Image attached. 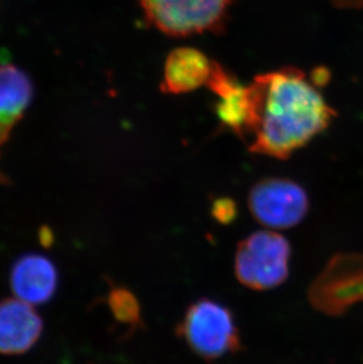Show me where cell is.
I'll list each match as a JSON object with an SVG mask.
<instances>
[{
    "label": "cell",
    "mask_w": 363,
    "mask_h": 364,
    "mask_svg": "<svg viewBox=\"0 0 363 364\" xmlns=\"http://www.w3.org/2000/svg\"><path fill=\"white\" fill-rule=\"evenodd\" d=\"M246 121L240 137L251 152L285 159L322 132L335 111L305 73L283 69L246 86Z\"/></svg>",
    "instance_id": "1"
},
{
    "label": "cell",
    "mask_w": 363,
    "mask_h": 364,
    "mask_svg": "<svg viewBox=\"0 0 363 364\" xmlns=\"http://www.w3.org/2000/svg\"><path fill=\"white\" fill-rule=\"evenodd\" d=\"M179 333L192 353L208 361L240 350V331L233 313L213 299H201L190 304Z\"/></svg>",
    "instance_id": "2"
},
{
    "label": "cell",
    "mask_w": 363,
    "mask_h": 364,
    "mask_svg": "<svg viewBox=\"0 0 363 364\" xmlns=\"http://www.w3.org/2000/svg\"><path fill=\"white\" fill-rule=\"evenodd\" d=\"M290 255L285 236L273 230L257 231L238 243L235 275L247 288L270 290L288 279Z\"/></svg>",
    "instance_id": "3"
},
{
    "label": "cell",
    "mask_w": 363,
    "mask_h": 364,
    "mask_svg": "<svg viewBox=\"0 0 363 364\" xmlns=\"http://www.w3.org/2000/svg\"><path fill=\"white\" fill-rule=\"evenodd\" d=\"M309 303L328 316H339L363 303V252L332 256L308 290Z\"/></svg>",
    "instance_id": "4"
},
{
    "label": "cell",
    "mask_w": 363,
    "mask_h": 364,
    "mask_svg": "<svg viewBox=\"0 0 363 364\" xmlns=\"http://www.w3.org/2000/svg\"><path fill=\"white\" fill-rule=\"evenodd\" d=\"M145 16L167 35H195L222 24L231 0H140Z\"/></svg>",
    "instance_id": "5"
},
{
    "label": "cell",
    "mask_w": 363,
    "mask_h": 364,
    "mask_svg": "<svg viewBox=\"0 0 363 364\" xmlns=\"http://www.w3.org/2000/svg\"><path fill=\"white\" fill-rule=\"evenodd\" d=\"M248 205L258 223L282 230L305 220L309 198L305 190L291 179L265 178L251 188Z\"/></svg>",
    "instance_id": "6"
},
{
    "label": "cell",
    "mask_w": 363,
    "mask_h": 364,
    "mask_svg": "<svg viewBox=\"0 0 363 364\" xmlns=\"http://www.w3.org/2000/svg\"><path fill=\"white\" fill-rule=\"evenodd\" d=\"M41 331L43 320L32 304L19 299L0 302V354H24L37 343Z\"/></svg>",
    "instance_id": "7"
},
{
    "label": "cell",
    "mask_w": 363,
    "mask_h": 364,
    "mask_svg": "<svg viewBox=\"0 0 363 364\" xmlns=\"http://www.w3.org/2000/svg\"><path fill=\"white\" fill-rule=\"evenodd\" d=\"M57 283V269L51 259L43 255L21 256L11 272V285L14 294L30 304L48 302L56 292Z\"/></svg>",
    "instance_id": "8"
},
{
    "label": "cell",
    "mask_w": 363,
    "mask_h": 364,
    "mask_svg": "<svg viewBox=\"0 0 363 364\" xmlns=\"http://www.w3.org/2000/svg\"><path fill=\"white\" fill-rule=\"evenodd\" d=\"M214 64L199 50L176 48L165 62L163 90L165 92L185 93L208 85Z\"/></svg>",
    "instance_id": "9"
},
{
    "label": "cell",
    "mask_w": 363,
    "mask_h": 364,
    "mask_svg": "<svg viewBox=\"0 0 363 364\" xmlns=\"http://www.w3.org/2000/svg\"><path fill=\"white\" fill-rule=\"evenodd\" d=\"M32 98L31 80L11 64H0V145L10 137Z\"/></svg>",
    "instance_id": "10"
},
{
    "label": "cell",
    "mask_w": 363,
    "mask_h": 364,
    "mask_svg": "<svg viewBox=\"0 0 363 364\" xmlns=\"http://www.w3.org/2000/svg\"><path fill=\"white\" fill-rule=\"evenodd\" d=\"M107 304L113 317L120 323L130 326L132 329L141 326V306L130 290L122 287L111 289L107 296Z\"/></svg>",
    "instance_id": "11"
},
{
    "label": "cell",
    "mask_w": 363,
    "mask_h": 364,
    "mask_svg": "<svg viewBox=\"0 0 363 364\" xmlns=\"http://www.w3.org/2000/svg\"><path fill=\"white\" fill-rule=\"evenodd\" d=\"M211 215L221 224H229L236 218V203L226 197H221L214 200Z\"/></svg>",
    "instance_id": "12"
},
{
    "label": "cell",
    "mask_w": 363,
    "mask_h": 364,
    "mask_svg": "<svg viewBox=\"0 0 363 364\" xmlns=\"http://www.w3.org/2000/svg\"><path fill=\"white\" fill-rule=\"evenodd\" d=\"M332 5L340 9H361L363 7V0H330Z\"/></svg>",
    "instance_id": "13"
},
{
    "label": "cell",
    "mask_w": 363,
    "mask_h": 364,
    "mask_svg": "<svg viewBox=\"0 0 363 364\" xmlns=\"http://www.w3.org/2000/svg\"><path fill=\"white\" fill-rule=\"evenodd\" d=\"M4 183V176L0 173V184H3Z\"/></svg>",
    "instance_id": "14"
}]
</instances>
